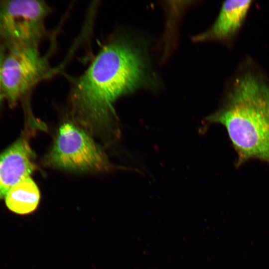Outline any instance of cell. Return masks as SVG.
<instances>
[{
	"mask_svg": "<svg viewBox=\"0 0 269 269\" xmlns=\"http://www.w3.org/2000/svg\"><path fill=\"white\" fill-rule=\"evenodd\" d=\"M1 69L4 98L13 105L40 81L48 75L49 67L37 46H7Z\"/></svg>",
	"mask_w": 269,
	"mask_h": 269,
	"instance_id": "5b68a950",
	"label": "cell"
},
{
	"mask_svg": "<svg viewBox=\"0 0 269 269\" xmlns=\"http://www.w3.org/2000/svg\"><path fill=\"white\" fill-rule=\"evenodd\" d=\"M206 121L225 127L236 167L251 159L269 165V85L260 76L248 72L237 77L224 106Z\"/></svg>",
	"mask_w": 269,
	"mask_h": 269,
	"instance_id": "7a4b0ae2",
	"label": "cell"
},
{
	"mask_svg": "<svg viewBox=\"0 0 269 269\" xmlns=\"http://www.w3.org/2000/svg\"><path fill=\"white\" fill-rule=\"evenodd\" d=\"M45 163L51 167L76 172L101 171L109 167L106 156L91 136L69 122L60 127Z\"/></svg>",
	"mask_w": 269,
	"mask_h": 269,
	"instance_id": "3957f363",
	"label": "cell"
},
{
	"mask_svg": "<svg viewBox=\"0 0 269 269\" xmlns=\"http://www.w3.org/2000/svg\"><path fill=\"white\" fill-rule=\"evenodd\" d=\"M34 153L24 139H19L0 154V199L35 168Z\"/></svg>",
	"mask_w": 269,
	"mask_h": 269,
	"instance_id": "8992f818",
	"label": "cell"
},
{
	"mask_svg": "<svg viewBox=\"0 0 269 269\" xmlns=\"http://www.w3.org/2000/svg\"><path fill=\"white\" fill-rule=\"evenodd\" d=\"M49 11L43 1L0 0V40L6 47L38 46L45 34L44 21Z\"/></svg>",
	"mask_w": 269,
	"mask_h": 269,
	"instance_id": "277c9868",
	"label": "cell"
},
{
	"mask_svg": "<svg viewBox=\"0 0 269 269\" xmlns=\"http://www.w3.org/2000/svg\"><path fill=\"white\" fill-rule=\"evenodd\" d=\"M4 48V47L3 46L0 45V104L1 103L2 101L4 98L2 91L1 83L2 64L3 58L5 53Z\"/></svg>",
	"mask_w": 269,
	"mask_h": 269,
	"instance_id": "9c48e42d",
	"label": "cell"
},
{
	"mask_svg": "<svg viewBox=\"0 0 269 269\" xmlns=\"http://www.w3.org/2000/svg\"><path fill=\"white\" fill-rule=\"evenodd\" d=\"M252 2L251 0L224 1L213 26L196 40L224 39L234 35L243 24Z\"/></svg>",
	"mask_w": 269,
	"mask_h": 269,
	"instance_id": "52a82bcc",
	"label": "cell"
},
{
	"mask_svg": "<svg viewBox=\"0 0 269 269\" xmlns=\"http://www.w3.org/2000/svg\"><path fill=\"white\" fill-rule=\"evenodd\" d=\"M5 197L9 209L17 214H27L36 209L40 193L36 184L29 176L11 188Z\"/></svg>",
	"mask_w": 269,
	"mask_h": 269,
	"instance_id": "ba28073f",
	"label": "cell"
},
{
	"mask_svg": "<svg viewBox=\"0 0 269 269\" xmlns=\"http://www.w3.org/2000/svg\"><path fill=\"white\" fill-rule=\"evenodd\" d=\"M144 72L141 57L130 42L110 40L73 81L70 102L75 117L89 129L117 135L114 104L141 85Z\"/></svg>",
	"mask_w": 269,
	"mask_h": 269,
	"instance_id": "6da1fadb",
	"label": "cell"
}]
</instances>
